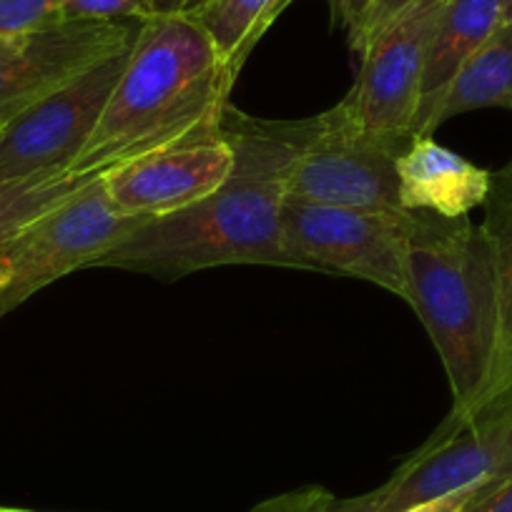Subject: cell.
Segmentation results:
<instances>
[{
	"label": "cell",
	"mask_w": 512,
	"mask_h": 512,
	"mask_svg": "<svg viewBox=\"0 0 512 512\" xmlns=\"http://www.w3.org/2000/svg\"><path fill=\"white\" fill-rule=\"evenodd\" d=\"M512 111V26L502 23L495 36L457 71L432 116V134L450 118L480 108Z\"/></svg>",
	"instance_id": "obj_15"
},
{
	"label": "cell",
	"mask_w": 512,
	"mask_h": 512,
	"mask_svg": "<svg viewBox=\"0 0 512 512\" xmlns=\"http://www.w3.org/2000/svg\"><path fill=\"white\" fill-rule=\"evenodd\" d=\"M415 3H420V0H369L367 11L359 18L357 28L347 36L352 53L359 56L369 41H374L384 28L390 26L392 21H397L405 11H410Z\"/></svg>",
	"instance_id": "obj_20"
},
{
	"label": "cell",
	"mask_w": 512,
	"mask_h": 512,
	"mask_svg": "<svg viewBox=\"0 0 512 512\" xmlns=\"http://www.w3.org/2000/svg\"><path fill=\"white\" fill-rule=\"evenodd\" d=\"M146 0H61V21H146Z\"/></svg>",
	"instance_id": "obj_19"
},
{
	"label": "cell",
	"mask_w": 512,
	"mask_h": 512,
	"mask_svg": "<svg viewBox=\"0 0 512 512\" xmlns=\"http://www.w3.org/2000/svg\"><path fill=\"white\" fill-rule=\"evenodd\" d=\"M405 302L445 367L450 415L470 417L485 405L500 347L497 279L480 224L412 211Z\"/></svg>",
	"instance_id": "obj_3"
},
{
	"label": "cell",
	"mask_w": 512,
	"mask_h": 512,
	"mask_svg": "<svg viewBox=\"0 0 512 512\" xmlns=\"http://www.w3.org/2000/svg\"><path fill=\"white\" fill-rule=\"evenodd\" d=\"M510 390L470 417H452L432 432L387 480L354 497H334L327 512H402L452 492L512 475L507 430Z\"/></svg>",
	"instance_id": "obj_4"
},
{
	"label": "cell",
	"mask_w": 512,
	"mask_h": 512,
	"mask_svg": "<svg viewBox=\"0 0 512 512\" xmlns=\"http://www.w3.org/2000/svg\"><path fill=\"white\" fill-rule=\"evenodd\" d=\"M482 209L485 216L480 229L490 246L500 299V347L485 400L490 402L512 387V159L502 169L492 171L490 191Z\"/></svg>",
	"instance_id": "obj_14"
},
{
	"label": "cell",
	"mask_w": 512,
	"mask_h": 512,
	"mask_svg": "<svg viewBox=\"0 0 512 512\" xmlns=\"http://www.w3.org/2000/svg\"><path fill=\"white\" fill-rule=\"evenodd\" d=\"M8 121V118L6 116H0V126H3V123H6Z\"/></svg>",
	"instance_id": "obj_29"
},
{
	"label": "cell",
	"mask_w": 512,
	"mask_h": 512,
	"mask_svg": "<svg viewBox=\"0 0 512 512\" xmlns=\"http://www.w3.org/2000/svg\"><path fill=\"white\" fill-rule=\"evenodd\" d=\"M510 402H512V387H510ZM507 452H510V467H512V405H510V430H507Z\"/></svg>",
	"instance_id": "obj_27"
},
{
	"label": "cell",
	"mask_w": 512,
	"mask_h": 512,
	"mask_svg": "<svg viewBox=\"0 0 512 512\" xmlns=\"http://www.w3.org/2000/svg\"><path fill=\"white\" fill-rule=\"evenodd\" d=\"M412 211H369L284 199L282 246L292 269L332 272L405 299Z\"/></svg>",
	"instance_id": "obj_7"
},
{
	"label": "cell",
	"mask_w": 512,
	"mask_h": 512,
	"mask_svg": "<svg viewBox=\"0 0 512 512\" xmlns=\"http://www.w3.org/2000/svg\"><path fill=\"white\" fill-rule=\"evenodd\" d=\"M332 500L334 495L327 487L307 485L269 497V500L254 505L251 512H327Z\"/></svg>",
	"instance_id": "obj_21"
},
{
	"label": "cell",
	"mask_w": 512,
	"mask_h": 512,
	"mask_svg": "<svg viewBox=\"0 0 512 512\" xmlns=\"http://www.w3.org/2000/svg\"><path fill=\"white\" fill-rule=\"evenodd\" d=\"M0 512H36V510H23V507H3V505H0Z\"/></svg>",
	"instance_id": "obj_28"
},
{
	"label": "cell",
	"mask_w": 512,
	"mask_h": 512,
	"mask_svg": "<svg viewBox=\"0 0 512 512\" xmlns=\"http://www.w3.org/2000/svg\"><path fill=\"white\" fill-rule=\"evenodd\" d=\"M292 0H214L199 18L221 61L239 76L241 66Z\"/></svg>",
	"instance_id": "obj_16"
},
{
	"label": "cell",
	"mask_w": 512,
	"mask_h": 512,
	"mask_svg": "<svg viewBox=\"0 0 512 512\" xmlns=\"http://www.w3.org/2000/svg\"><path fill=\"white\" fill-rule=\"evenodd\" d=\"M490 181L492 171L437 144L432 136H422L397 156V194L407 211H430L445 219L470 216L485 204Z\"/></svg>",
	"instance_id": "obj_12"
},
{
	"label": "cell",
	"mask_w": 512,
	"mask_h": 512,
	"mask_svg": "<svg viewBox=\"0 0 512 512\" xmlns=\"http://www.w3.org/2000/svg\"><path fill=\"white\" fill-rule=\"evenodd\" d=\"M231 171L234 149L219 126L106 171L103 189L123 214L161 219L214 194Z\"/></svg>",
	"instance_id": "obj_9"
},
{
	"label": "cell",
	"mask_w": 512,
	"mask_h": 512,
	"mask_svg": "<svg viewBox=\"0 0 512 512\" xmlns=\"http://www.w3.org/2000/svg\"><path fill=\"white\" fill-rule=\"evenodd\" d=\"M106 171H58V174L33 176L21 181H3L0 184V249L11 244L26 226L41 219L53 206L63 204L93 184Z\"/></svg>",
	"instance_id": "obj_17"
},
{
	"label": "cell",
	"mask_w": 512,
	"mask_h": 512,
	"mask_svg": "<svg viewBox=\"0 0 512 512\" xmlns=\"http://www.w3.org/2000/svg\"><path fill=\"white\" fill-rule=\"evenodd\" d=\"M108 199L103 176L33 221L0 249V319L48 284L91 269L103 254L146 224Z\"/></svg>",
	"instance_id": "obj_6"
},
{
	"label": "cell",
	"mask_w": 512,
	"mask_h": 512,
	"mask_svg": "<svg viewBox=\"0 0 512 512\" xmlns=\"http://www.w3.org/2000/svg\"><path fill=\"white\" fill-rule=\"evenodd\" d=\"M314 116L299 121L254 118L226 103L221 134L234 149V171L199 204L146 221L93 267L126 269L176 282L229 264L292 269L282 246V206Z\"/></svg>",
	"instance_id": "obj_1"
},
{
	"label": "cell",
	"mask_w": 512,
	"mask_h": 512,
	"mask_svg": "<svg viewBox=\"0 0 512 512\" xmlns=\"http://www.w3.org/2000/svg\"><path fill=\"white\" fill-rule=\"evenodd\" d=\"M327 6L332 11V21L339 23L349 36L367 11L369 0H327Z\"/></svg>",
	"instance_id": "obj_24"
},
{
	"label": "cell",
	"mask_w": 512,
	"mask_h": 512,
	"mask_svg": "<svg viewBox=\"0 0 512 512\" xmlns=\"http://www.w3.org/2000/svg\"><path fill=\"white\" fill-rule=\"evenodd\" d=\"M502 23L512 26V0H502Z\"/></svg>",
	"instance_id": "obj_26"
},
{
	"label": "cell",
	"mask_w": 512,
	"mask_h": 512,
	"mask_svg": "<svg viewBox=\"0 0 512 512\" xmlns=\"http://www.w3.org/2000/svg\"><path fill=\"white\" fill-rule=\"evenodd\" d=\"M236 73L196 18L141 21L76 171H111L141 154L221 126Z\"/></svg>",
	"instance_id": "obj_2"
},
{
	"label": "cell",
	"mask_w": 512,
	"mask_h": 512,
	"mask_svg": "<svg viewBox=\"0 0 512 512\" xmlns=\"http://www.w3.org/2000/svg\"><path fill=\"white\" fill-rule=\"evenodd\" d=\"M287 196L309 204L400 211L397 156L349 134L332 111H324L314 116L312 134L294 161Z\"/></svg>",
	"instance_id": "obj_10"
},
{
	"label": "cell",
	"mask_w": 512,
	"mask_h": 512,
	"mask_svg": "<svg viewBox=\"0 0 512 512\" xmlns=\"http://www.w3.org/2000/svg\"><path fill=\"white\" fill-rule=\"evenodd\" d=\"M214 0H146L151 18H196L199 21Z\"/></svg>",
	"instance_id": "obj_23"
},
{
	"label": "cell",
	"mask_w": 512,
	"mask_h": 512,
	"mask_svg": "<svg viewBox=\"0 0 512 512\" xmlns=\"http://www.w3.org/2000/svg\"><path fill=\"white\" fill-rule=\"evenodd\" d=\"M440 8L442 0H420L359 53L354 86L329 108L349 134L395 156L420 139L422 78Z\"/></svg>",
	"instance_id": "obj_5"
},
{
	"label": "cell",
	"mask_w": 512,
	"mask_h": 512,
	"mask_svg": "<svg viewBox=\"0 0 512 512\" xmlns=\"http://www.w3.org/2000/svg\"><path fill=\"white\" fill-rule=\"evenodd\" d=\"M460 512H512V475L482 485Z\"/></svg>",
	"instance_id": "obj_22"
},
{
	"label": "cell",
	"mask_w": 512,
	"mask_h": 512,
	"mask_svg": "<svg viewBox=\"0 0 512 512\" xmlns=\"http://www.w3.org/2000/svg\"><path fill=\"white\" fill-rule=\"evenodd\" d=\"M58 23L61 0H0V38L28 36Z\"/></svg>",
	"instance_id": "obj_18"
},
{
	"label": "cell",
	"mask_w": 512,
	"mask_h": 512,
	"mask_svg": "<svg viewBox=\"0 0 512 512\" xmlns=\"http://www.w3.org/2000/svg\"><path fill=\"white\" fill-rule=\"evenodd\" d=\"M502 26V0H442L440 16L427 46L422 78L420 139L432 136V116L442 93L462 66Z\"/></svg>",
	"instance_id": "obj_13"
},
{
	"label": "cell",
	"mask_w": 512,
	"mask_h": 512,
	"mask_svg": "<svg viewBox=\"0 0 512 512\" xmlns=\"http://www.w3.org/2000/svg\"><path fill=\"white\" fill-rule=\"evenodd\" d=\"M480 487H467V490L452 492V495L440 497V500L425 502V505L410 507V510H402V512H460L462 507H465L467 502L472 500V495H475V492L480 490Z\"/></svg>",
	"instance_id": "obj_25"
},
{
	"label": "cell",
	"mask_w": 512,
	"mask_h": 512,
	"mask_svg": "<svg viewBox=\"0 0 512 512\" xmlns=\"http://www.w3.org/2000/svg\"><path fill=\"white\" fill-rule=\"evenodd\" d=\"M141 21H66L0 38V116H16L73 76L131 46Z\"/></svg>",
	"instance_id": "obj_11"
},
{
	"label": "cell",
	"mask_w": 512,
	"mask_h": 512,
	"mask_svg": "<svg viewBox=\"0 0 512 512\" xmlns=\"http://www.w3.org/2000/svg\"><path fill=\"white\" fill-rule=\"evenodd\" d=\"M131 46L53 88L0 126V184L73 169L126 68Z\"/></svg>",
	"instance_id": "obj_8"
}]
</instances>
